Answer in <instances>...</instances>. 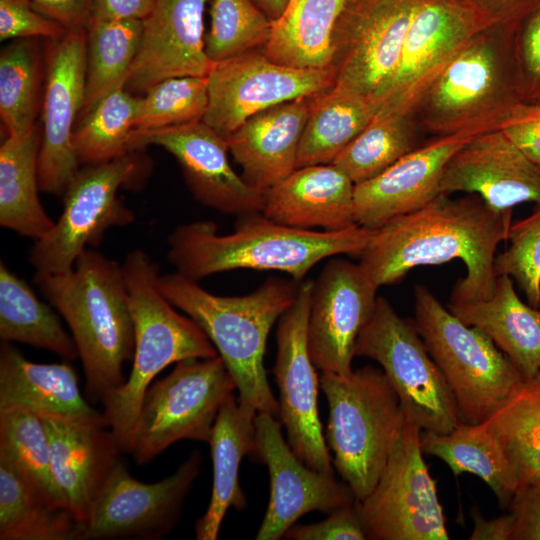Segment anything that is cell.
Wrapping results in <instances>:
<instances>
[{
	"instance_id": "5b68a950",
	"label": "cell",
	"mask_w": 540,
	"mask_h": 540,
	"mask_svg": "<svg viewBox=\"0 0 540 540\" xmlns=\"http://www.w3.org/2000/svg\"><path fill=\"white\" fill-rule=\"evenodd\" d=\"M134 324L132 369L123 385L102 400L103 414L122 452L130 453L146 391L154 378L172 363L218 355L205 333L175 310L158 285L159 267L141 249L122 263Z\"/></svg>"
},
{
	"instance_id": "9f6ffc18",
	"label": "cell",
	"mask_w": 540,
	"mask_h": 540,
	"mask_svg": "<svg viewBox=\"0 0 540 540\" xmlns=\"http://www.w3.org/2000/svg\"><path fill=\"white\" fill-rule=\"evenodd\" d=\"M258 7L271 19L275 20L284 11L288 0H253Z\"/></svg>"
},
{
	"instance_id": "8d00e7d4",
	"label": "cell",
	"mask_w": 540,
	"mask_h": 540,
	"mask_svg": "<svg viewBox=\"0 0 540 540\" xmlns=\"http://www.w3.org/2000/svg\"><path fill=\"white\" fill-rule=\"evenodd\" d=\"M483 424L503 451L517 488L540 483V386L526 383Z\"/></svg>"
},
{
	"instance_id": "f6af8a7d",
	"label": "cell",
	"mask_w": 540,
	"mask_h": 540,
	"mask_svg": "<svg viewBox=\"0 0 540 540\" xmlns=\"http://www.w3.org/2000/svg\"><path fill=\"white\" fill-rule=\"evenodd\" d=\"M528 217L511 225L510 246L495 257L496 275L506 274L517 283L527 303L540 309V205Z\"/></svg>"
},
{
	"instance_id": "30bf717a",
	"label": "cell",
	"mask_w": 540,
	"mask_h": 540,
	"mask_svg": "<svg viewBox=\"0 0 540 540\" xmlns=\"http://www.w3.org/2000/svg\"><path fill=\"white\" fill-rule=\"evenodd\" d=\"M139 151L78 170L63 195L61 216L29 251L28 259L36 273L71 271L87 246L97 247L109 228L133 223L134 212L117 192L147 171V160Z\"/></svg>"
},
{
	"instance_id": "83f0119b",
	"label": "cell",
	"mask_w": 540,
	"mask_h": 540,
	"mask_svg": "<svg viewBox=\"0 0 540 540\" xmlns=\"http://www.w3.org/2000/svg\"><path fill=\"white\" fill-rule=\"evenodd\" d=\"M20 406L39 415L97 419L104 416L82 396L67 363H35L8 342L0 347V409Z\"/></svg>"
},
{
	"instance_id": "9c48e42d",
	"label": "cell",
	"mask_w": 540,
	"mask_h": 540,
	"mask_svg": "<svg viewBox=\"0 0 540 540\" xmlns=\"http://www.w3.org/2000/svg\"><path fill=\"white\" fill-rule=\"evenodd\" d=\"M236 384L222 358H189L151 384L139 412L130 454L138 466L181 440L207 442Z\"/></svg>"
},
{
	"instance_id": "816d5d0a",
	"label": "cell",
	"mask_w": 540,
	"mask_h": 540,
	"mask_svg": "<svg viewBox=\"0 0 540 540\" xmlns=\"http://www.w3.org/2000/svg\"><path fill=\"white\" fill-rule=\"evenodd\" d=\"M155 3L156 0H92L88 23L144 20Z\"/></svg>"
},
{
	"instance_id": "7c38bea8",
	"label": "cell",
	"mask_w": 540,
	"mask_h": 540,
	"mask_svg": "<svg viewBox=\"0 0 540 540\" xmlns=\"http://www.w3.org/2000/svg\"><path fill=\"white\" fill-rule=\"evenodd\" d=\"M421 431L405 419L374 489L355 502L367 539L449 540L436 482L423 459Z\"/></svg>"
},
{
	"instance_id": "c3c4849f",
	"label": "cell",
	"mask_w": 540,
	"mask_h": 540,
	"mask_svg": "<svg viewBox=\"0 0 540 540\" xmlns=\"http://www.w3.org/2000/svg\"><path fill=\"white\" fill-rule=\"evenodd\" d=\"M284 538L293 540H364L367 535L355 503L328 514L320 522L294 524Z\"/></svg>"
},
{
	"instance_id": "7bdbcfd3",
	"label": "cell",
	"mask_w": 540,
	"mask_h": 540,
	"mask_svg": "<svg viewBox=\"0 0 540 540\" xmlns=\"http://www.w3.org/2000/svg\"><path fill=\"white\" fill-rule=\"evenodd\" d=\"M272 20L253 0H212L205 50L213 62L264 49Z\"/></svg>"
},
{
	"instance_id": "d6a6232c",
	"label": "cell",
	"mask_w": 540,
	"mask_h": 540,
	"mask_svg": "<svg viewBox=\"0 0 540 540\" xmlns=\"http://www.w3.org/2000/svg\"><path fill=\"white\" fill-rule=\"evenodd\" d=\"M376 113L371 102L341 85L335 84L312 96L299 145L297 168L331 164Z\"/></svg>"
},
{
	"instance_id": "5bb4252c",
	"label": "cell",
	"mask_w": 540,
	"mask_h": 540,
	"mask_svg": "<svg viewBox=\"0 0 540 540\" xmlns=\"http://www.w3.org/2000/svg\"><path fill=\"white\" fill-rule=\"evenodd\" d=\"M203 121L225 140L247 119L270 107L312 97L335 85L331 68L296 69L255 50L214 62Z\"/></svg>"
},
{
	"instance_id": "277c9868",
	"label": "cell",
	"mask_w": 540,
	"mask_h": 540,
	"mask_svg": "<svg viewBox=\"0 0 540 540\" xmlns=\"http://www.w3.org/2000/svg\"><path fill=\"white\" fill-rule=\"evenodd\" d=\"M300 282L269 278L242 296H219L177 272L159 275L158 285L177 309L209 338L233 377L238 399L257 413L278 418L279 403L264 366L272 326L294 303Z\"/></svg>"
},
{
	"instance_id": "d6986e66",
	"label": "cell",
	"mask_w": 540,
	"mask_h": 540,
	"mask_svg": "<svg viewBox=\"0 0 540 540\" xmlns=\"http://www.w3.org/2000/svg\"><path fill=\"white\" fill-rule=\"evenodd\" d=\"M255 425V447L250 456L266 465L271 486L257 540H278L307 513L330 514L356 502L344 481L310 468L294 453L276 417L257 413Z\"/></svg>"
},
{
	"instance_id": "2e32d148",
	"label": "cell",
	"mask_w": 540,
	"mask_h": 540,
	"mask_svg": "<svg viewBox=\"0 0 540 540\" xmlns=\"http://www.w3.org/2000/svg\"><path fill=\"white\" fill-rule=\"evenodd\" d=\"M312 288L313 280L301 281L294 303L278 320L273 368L280 394L278 418L294 453L310 468L334 476L318 412L320 380L307 346Z\"/></svg>"
},
{
	"instance_id": "f35d334b",
	"label": "cell",
	"mask_w": 540,
	"mask_h": 540,
	"mask_svg": "<svg viewBox=\"0 0 540 540\" xmlns=\"http://www.w3.org/2000/svg\"><path fill=\"white\" fill-rule=\"evenodd\" d=\"M421 134L411 115L376 114L332 164L355 185L362 183L422 145Z\"/></svg>"
},
{
	"instance_id": "8992f818",
	"label": "cell",
	"mask_w": 540,
	"mask_h": 540,
	"mask_svg": "<svg viewBox=\"0 0 540 540\" xmlns=\"http://www.w3.org/2000/svg\"><path fill=\"white\" fill-rule=\"evenodd\" d=\"M513 24H494L476 34L422 93L410 115L423 133L442 137L499 129L520 103L511 53Z\"/></svg>"
},
{
	"instance_id": "603a6c76",
	"label": "cell",
	"mask_w": 540,
	"mask_h": 540,
	"mask_svg": "<svg viewBox=\"0 0 540 540\" xmlns=\"http://www.w3.org/2000/svg\"><path fill=\"white\" fill-rule=\"evenodd\" d=\"M440 192L476 194L498 210L540 205V165L500 129L475 135L446 164Z\"/></svg>"
},
{
	"instance_id": "ba28073f",
	"label": "cell",
	"mask_w": 540,
	"mask_h": 540,
	"mask_svg": "<svg viewBox=\"0 0 540 540\" xmlns=\"http://www.w3.org/2000/svg\"><path fill=\"white\" fill-rule=\"evenodd\" d=\"M414 305L415 327L454 396L460 422L483 423L526 384L484 332L462 322L426 286L415 287Z\"/></svg>"
},
{
	"instance_id": "f5cc1de1",
	"label": "cell",
	"mask_w": 540,
	"mask_h": 540,
	"mask_svg": "<svg viewBox=\"0 0 540 540\" xmlns=\"http://www.w3.org/2000/svg\"><path fill=\"white\" fill-rule=\"evenodd\" d=\"M34 7L66 29L86 27L92 0H30Z\"/></svg>"
},
{
	"instance_id": "f546056e",
	"label": "cell",
	"mask_w": 540,
	"mask_h": 540,
	"mask_svg": "<svg viewBox=\"0 0 540 540\" xmlns=\"http://www.w3.org/2000/svg\"><path fill=\"white\" fill-rule=\"evenodd\" d=\"M462 322L484 332L530 382L540 370V309L524 303L513 279L498 275L492 295L474 302H449Z\"/></svg>"
},
{
	"instance_id": "60d3db41",
	"label": "cell",
	"mask_w": 540,
	"mask_h": 540,
	"mask_svg": "<svg viewBox=\"0 0 540 540\" xmlns=\"http://www.w3.org/2000/svg\"><path fill=\"white\" fill-rule=\"evenodd\" d=\"M0 459L49 502L67 508L52 477L48 436L39 414L20 406L0 409Z\"/></svg>"
},
{
	"instance_id": "44dd1931",
	"label": "cell",
	"mask_w": 540,
	"mask_h": 540,
	"mask_svg": "<svg viewBox=\"0 0 540 540\" xmlns=\"http://www.w3.org/2000/svg\"><path fill=\"white\" fill-rule=\"evenodd\" d=\"M159 146L177 160L193 197L204 206L237 217L261 212L265 192L232 168L227 141L203 120L157 130L134 131L133 151Z\"/></svg>"
},
{
	"instance_id": "b9f144b4",
	"label": "cell",
	"mask_w": 540,
	"mask_h": 540,
	"mask_svg": "<svg viewBox=\"0 0 540 540\" xmlns=\"http://www.w3.org/2000/svg\"><path fill=\"white\" fill-rule=\"evenodd\" d=\"M139 96L119 87L98 101L74 131V148L80 163L98 164L129 152Z\"/></svg>"
},
{
	"instance_id": "4fadbf2b",
	"label": "cell",
	"mask_w": 540,
	"mask_h": 540,
	"mask_svg": "<svg viewBox=\"0 0 540 540\" xmlns=\"http://www.w3.org/2000/svg\"><path fill=\"white\" fill-rule=\"evenodd\" d=\"M419 0H347L333 31L335 84L380 101L398 69ZM377 114V113H376Z\"/></svg>"
},
{
	"instance_id": "7dc6e473",
	"label": "cell",
	"mask_w": 540,
	"mask_h": 540,
	"mask_svg": "<svg viewBox=\"0 0 540 540\" xmlns=\"http://www.w3.org/2000/svg\"><path fill=\"white\" fill-rule=\"evenodd\" d=\"M68 29L39 12L30 0H0V40L61 38Z\"/></svg>"
},
{
	"instance_id": "4dcf8cb0",
	"label": "cell",
	"mask_w": 540,
	"mask_h": 540,
	"mask_svg": "<svg viewBox=\"0 0 540 540\" xmlns=\"http://www.w3.org/2000/svg\"><path fill=\"white\" fill-rule=\"evenodd\" d=\"M42 127L6 136L0 147V224L34 241L44 237L54 221L39 197V153Z\"/></svg>"
},
{
	"instance_id": "d4e9b609",
	"label": "cell",
	"mask_w": 540,
	"mask_h": 540,
	"mask_svg": "<svg viewBox=\"0 0 540 540\" xmlns=\"http://www.w3.org/2000/svg\"><path fill=\"white\" fill-rule=\"evenodd\" d=\"M48 436L51 473L66 506L86 524L120 445L105 416L97 419L40 415Z\"/></svg>"
},
{
	"instance_id": "bcb514c9",
	"label": "cell",
	"mask_w": 540,
	"mask_h": 540,
	"mask_svg": "<svg viewBox=\"0 0 540 540\" xmlns=\"http://www.w3.org/2000/svg\"><path fill=\"white\" fill-rule=\"evenodd\" d=\"M511 53L520 102L540 106V2L513 24Z\"/></svg>"
},
{
	"instance_id": "6f0895ef",
	"label": "cell",
	"mask_w": 540,
	"mask_h": 540,
	"mask_svg": "<svg viewBox=\"0 0 540 540\" xmlns=\"http://www.w3.org/2000/svg\"><path fill=\"white\" fill-rule=\"evenodd\" d=\"M526 383H529V384L535 385V386H540V370H539L538 374L535 376V378L533 380H531L530 382H526Z\"/></svg>"
},
{
	"instance_id": "e0dca14e",
	"label": "cell",
	"mask_w": 540,
	"mask_h": 540,
	"mask_svg": "<svg viewBox=\"0 0 540 540\" xmlns=\"http://www.w3.org/2000/svg\"><path fill=\"white\" fill-rule=\"evenodd\" d=\"M492 25L488 17L459 0H419L398 69L377 114L410 115L419 97L455 55Z\"/></svg>"
},
{
	"instance_id": "6da1fadb",
	"label": "cell",
	"mask_w": 540,
	"mask_h": 540,
	"mask_svg": "<svg viewBox=\"0 0 540 540\" xmlns=\"http://www.w3.org/2000/svg\"><path fill=\"white\" fill-rule=\"evenodd\" d=\"M512 210L489 206L476 194L451 198L441 193L420 209L378 229L359 255V264L379 288L395 284L413 268L459 259L466 276L449 302L489 298L494 290L496 250L508 240Z\"/></svg>"
},
{
	"instance_id": "52a82bcc",
	"label": "cell",
	"mask_w": 540,
	"mask_h": 540,
	"mask_svg": "<svg viewBox=\"0 0 540 540\" xmlns=\"http://www.w3.org/2000/svg\"><path fill=\"white\" fill-rule=\"evenodd\" d=\"M329 405L325 440L356 501L374 489L402 430L400 400L383 370L366 365L348 375L322 372Z\"/></svg>"
},
{
	"instance_id": "11a10c76",
	"label": "cell",
	"mask_w": 540,
	"mask_h": 540,
	"mask_svg": "<svg viewBox=\"0 0 540 540\" xmlns=\"http://www.w3.org/2000/svg\"><path fill=\"white\" fill-rule=\"evenodd\" d=\"M474 528L470 540H512L515 519L508 512L496 518L486 520L478 510H472Z\"/></svg>"
},
{
	"instance_id": "4316f807",
	"label": "cell",
	"mask_w": 540,
	"mask_h": 540,
	"mask_svg": "<svg viewBox=\"0 0 540 540\" xmlns=\"http://www.w3.org/2000/svg\"><path fill=\"white\" fill-rule=\"evenodd\" d=\"M311 97L259 112L227 139L229 152L252 187L267 191L297 168L298 150Z\"/></svg>"
},
{
	"instance_id": "74e56055",
	"label": "cell",
	"mask_w": 540,
	"mask_h": 540,
	"mask_svg": "<svg viewBox=\"0 0 540 540\" xmlns=\"http://www.w3.org/2000/svg\"><path fill=\"white\" fill-rule=\"evenodd\" d=\"M86 30L85 101L80 116L113 90L125 87L139 48L142 20L90 22Z\"/></svg>"
},
{
	"instance_id": "ffe728a7",
	"label": "cell",
	"mask_w": 540,
	"mask_h": 540,
	"mask_svg": "<svg viewBox=\"0 0 540 540\" xmlns=\"http://www.w3.org/2000/svg\"><path fill=\"white\" fill-rule=\"evenodd\" d=\"M378 287L362 266L330 260L313 281L307 346L322 372L350 374L357 338L372 316Z\"/></svg>"
},
{
	"instance_id": "d590c367",
	"label": "cell",
	"mask_w": 540,
	"mask_h": 540,
	"mask_svg": "<svg viewBox=\"0 0 540 540\" xmlns=\"http://www.w3.org/2000/svg\"><path fill=\"white\" fill-rule=\"evenodd\" d=\"M0 338L49 350L66 360L79 358L75 342L58 316L3 262L0 263Z\"/></svg>"
},
{
	"instance_id": "7a4b0ae2",
	"label": "cell",
	"mask_w": 540,
	"mask_h": 540,
	"mask_svg": "<svg viewBox=\"0 0 540 540\" xmlns=\"http://www.w3.org/2000/svg\"><path fill=\"white\" fill-rule=\"evenodd\" d=\"M375 229L355 225L339 231L299 229L277 223L262 212L238 217L229 234L213 221L178 225L168 236L169 262L176 272L199 281L237 269L276 270L297 282L320 261L339 254L359 256Z\"/></svg>"
},
{
	"instance_id": "cb8c5ba5",
	"label": "cell",
	"mask_w": 540,
	"mask_h": 540,
	"mask_svg": "<svg viewBox=\"0 0 540 540\" xmlns=\"http://www.w3.org/2000/svg\"><path fill=\"white\" fill-rule=\"evenodd\" d=\"M467 130L433 137L403 156L376 177L356 184L354 216L359 226L378 229L389 221L420 209L436 198L450 158L475 135Z\"/></svg>"
},
{
	"instance_id": "f907efd6",
	"label": "cell",
	"mask_w": 540,
	"mask_h": 540,
	"mask_svg": "<svg viewBox=\"0 0 540 540\" xmlns=\"http://www.w3.org/2000/svg\"><path fill=\"white\" fill-rule=\"evenodd\" d=\"M507 509L515 519L512 540H540V483L518 487Z\"/></svg>"
},
{
	"instance_id": "3957f363",
	"label": "cell",
	"mask_w": 540,
	"mask_h": 540,
	"mask_svg": "<svg viewBox=\"0 0 540 540\" xmlns=\"http://www.w3.org/2000/svg\"><path fill=\"white\" fill-rule=\"evenodd\" d=\"M34 281L69 326L83 367L86 397L102 402L123 385V365L134 354V324L122 266L87 248L71 271L36 273Z\"/></svg>"
},
{
	"instance_id": "f1b7e54d",
	"label": "cell",
	"mask_w": 540,
	"mask_h": 540,
	"mask_svg": "<svg viewBox=\"0 0 540 540\" xmlns=\"http://www.w3.org/2000/svg\"><path fill=\"white\" fill-rule=\"evenodd\" d=\"M257 411L231 394L222 404L209 440L213 484L208 507L195 523L197 540H216L229 508L242 511L246 496L239 484V467L255 447Z\"/></svg>"
},
{
	"instance_id": "ab89813d",
	"label": "cell",
	"mask_w": 540,
	"mask_h": 540,
	"mask_svg": "<svg viewBox=\"0 0 540 540\" xmlns=\"http://www.w3.org/2000/svg\"><path fill=\"white\" fill-rule=\"evenodd\" d=\"M35 39L13 40L0 54V115L7 136L25 134L37 123L42 63Z\"/></svg>"
},
{
	"instance_id": "ac0fdd59",
	"label": "cell",
	"mask_w": 540,
	"mask_h": 540,
	"mask_svg": "<svg viewBox=\"0 0 540 540\" xmlns=\"http://www.w3.org/2000/svg\"><path fill=\"white\" fill-rule=\"evenodd\" d=\"M50 41L41 106L39 186L46 193L64 195L80 164L74 131L85 101L86 27L68 29Z\"/></svg>"
},
{
	"instance_id": "681fc988",
	"label": "cell",
	"mask_w": 540,
	"mask_h": 540,
	"mask_svg": "<svg viewBox=\"0 0 540 540\" xmlns=\"http://www.w3.org/2000/svg\"><path fill=\"white\" fill-rule=\"evenodd\" d=\"M499 129L540 165V106L518 103Z\"/></svg>"
},
{
	"instance_id": "8fae6325",
	"label": "cell",
	"mask_w": 540,
	"mask_h": 540,
	"mask_svg": "<svg viewBox=\"0 0 540 540\" xmlns=\"http://www.w3.org/2000/svg\"><path fill=\"white\" fill-rule=\"evenodd\" d=\"M355 356L380 364L405 419L422 431L448 433L460 422L454 396L414 321L399 316L386 298H377L357 338Z\"/></svg>"
},
{
	"instance_id": "ee69618b",
	"label": "cell",
	"mask_w": 540,
	"mask_h": 540,
	"mask_svg": "<svg viewBox=\"0 0 540 540\" xmlns=\"http://www.w3.org/2000/svg\"><path fill=\"white\" fill-rule=\"evenodd\" d=\"M207 77H174L150 87L139 101L135 131L202 121L208 108Z\"/></svg>"
},
{
	"instance_id": "9a60e30c",
	"label": "cell",
	"mask_w": 540,
	"mask_h": 540,
	"mask_svg": "<svg viewBox=\"0 0 540 540\" xmlns=\"http://www.w3.org/2000/svg\"><path fill=\"white\" fill-rule=\"evenodd\" d=\"M201 464V453L194 450L171 475L145 483L119 460L93 505L81 540L162 539L178 524Z\"/></svg>"
},
{
	"instance_id": "1f68e13d",
	"label": "cell",
	"mask_w": 540,
	"mask_h": 540,
	"mask_svg": "<svg viewBox=\"0 0 540 540\" xmlns=\"http://www.w3.org/2000/svg\"><path fill=\"white\" fill-rule=\"evenodd\" d=\"M347 0H288L272 20L262 50L272 61L296 69L331 68L333 31Z\"/></svg>"
},
{
	"instance_id": "7402d4cb",
	"label": "cell",
	"mask_w": 540,
	"mask_h": 540,
	"mask_svg": "<svg viewBox=\"0 0 540 540\" xmlns=\"http://www.w3.org/2000/svg\"><path fill=\"white\" fill-rule=\"evenodd\" d=\"M210 0H156L142 20L137 55L125 89L142 95L174 77H207L214 62L205 50L204 13Z\"/></svg>"
},
{
	"instance_id": "836d02e7",
	"label": "cell",
	"mask_w": 540,
	"mask_h": 540,
	"mask_svg": "<svg viewBox=\"0 0 540 540\" xmlns=\"http://www.w3.org/2000/svg\"><path fill=\"white\" fill-rule=\"evenodd\" d=\"M84 524L0 459V540H81Z\"/></svg>"
},
{
	"instance_id": "db71d44e",
	"label": "cell",
	"mask_w": 540,
	"mask_h": 540,
	"mask_svg": "<svg viewBox=\"0 0 540 540\" xmlns=\"http://www.w3.org/2000/svg\"><path fill=\"white\" fill-rule=\"evenodd\" d=\"M488 17L494 24H513L540 0H459Z\"/></svg>"
},
{
	"instance_id": "e575fe53",
	"label": "cell",
	"mask_w": 540,
	"mask_h": 540,
	"mask_svg": "<svg viewBox=\"0 0 540 540\" xmlns=\"http://www.w3.org/2000/svg\"><path fill=\"white\" fill-rule=\"evenodd\" d=\"M420 445L423 454L441 459L455 476L480 477L500 507L508 508L517 484L503 451L483 423L459 422L448 433L421 431Z\"/></svg>"
},
{
	"instance_id": "484cf974",
	"label": "cell",
	"mask_w": 540,
	"mask_h": 540,
	"mask_svg": "<svg viewBox=\"0 0 540 540\" xmlns=\"http://www.w3.org/2000/svg\"><path fill=\"white\" fill-rule=\"evenodd\" d=\"M352 180L334 164L296 168L265 191L262 213L294 228L339 231L357 225Z\"/></svg>"
}]
</instances>
